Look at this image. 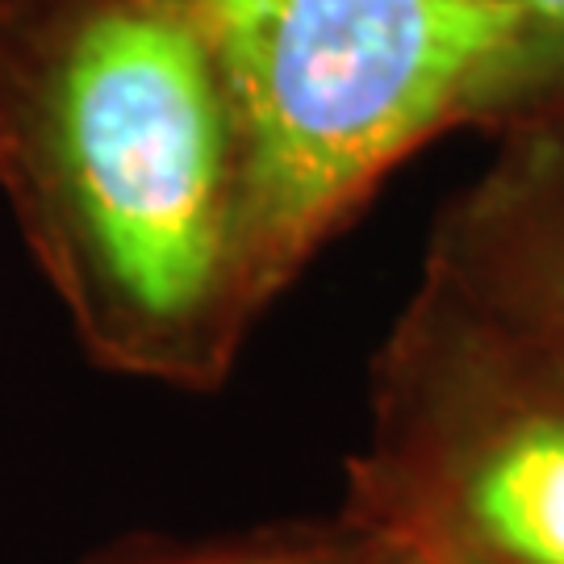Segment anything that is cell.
Here are the masks:
<instances>
[{
	"mask_svg": "<svg viewBox=\"0 0 564 564\" xmlns=\"http://www.w3.org/2000/svg\"><path fill=\"white\" fill-rule=\"evenodd\" d=\"M0 188L93 360L209 389L260 310L202 0H0Z\"/></svg>",
	"mask_w": 564,
	"mask_h": 564,
	"instance_id": "cell-1",
	"label": "cell"
},
{
	"mask_svg": "<svg viewBox=\"0 0 564 564\" xmlns=\"http://www.w3.org/2000/svg\"><path fill=\"white\" fill-rule=\"evenodd\" d=\"M235 93L247 284L281 297L372 188L447 126L531 109L506 0H202Z\"/></svg>",
	"mask_w": 564,
	"mask_h": 564,
	"instance_id": "cell-2",
	"label": "cell"
},
{
	"mask_svg": "<svg viewBox=\"0 0 564 564\" xmlns=\"http://www.w3.org/2000/svg\"><path fill=\"white\" fill-rule=\"evenodd\" d=\"M377 468L473 564H564V351L431 268L377 351Z\"/></svg>",
	"mask_w": 564,
	"mask_h": 564,
	"instance_id": "cell-3",
	"label": "cell"
},
{
	"mask_svg": "<svg viewBox=\"0 0 564 564\" xmlns=\"http://www.w3.org/2000/svg\"><path fill=\"white\" fill-rule=\"evenodd\" d=\"M527 39V76H531V105L564 93V0H506Z\"/></svg>",
	"mask_w": 564,
	"mask_h": 564,
	"instance_id": "cell-4",
	"label": "cell"
},
{
	"mask_svg": "<svg viewBox=\"0 0 564 564\" xmlns=\"http://www.w3.org/2000/svg\"><path fill=\"white\" fill-rule=\"evenodd\" d=\"M188 564H423L410 547L368 544V547H268V552H230Z\"/></svg>",
	"mask_w": 564,
	"mask_h": 564,
	"instance_id": "cell-5",
	"label": "cell"
}]
</instances>
